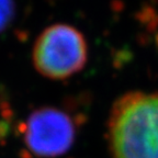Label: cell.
I'll list each match as a JSON object with an SVG mask.
<instances>
[{"label": "cell", "mask_w": 158, "mask_h": 158, "mask_svg": "<svg viewBox=\"0 0 158 158\" xmlns=\"http://www.w3.org/2000/svg\"><path fill=\"white\" fill-rule=\"evenodd\" d=\"M106 136L111 158H158V92L131 91L116 99Z\"/></svg>", "instance_id": "1"}, {"label": "cell", "mask_w": 158, "mask_h": 158, "mask_svg": "<svg viewBox=\"0 0 158 158\" xmlns=\"http://www.w3.org/2000/svg\"><path fill=\"white\" fill-rule=\"evenodd\" d=\"M88 60L87 41L79 30L65 23L49 25L36 39L32 62L37 73L64 80L79 73Z\"/></svg>", "instance_id": "2"}, {"label": "cell", "mask_w": 158, "mask_h": 158, "mask_svg": "<svg viewBox=\"0 0 158 158\" xmlns=\"http://www.w3.org/2000/svg\"><path fill=\"white\" fill-rule=\"evenodd\" d=\"M20 132L29 154L36 158H56L75 143L77 122L62 108L41 106L30 113Z\"/></svg>", "instance_id": "3"}, {"label": "cell", "mask_w": 158, "mask_h": 158, "mask_svg": "<svg viewBox=\"0 0 158 158\" xmlns=\"http://www.w3.org/2000/svg\"><path fill=\"white\" fill-rule=\"evenodd\" d=\"M15 15V0H0V34L11 24Z\"/></svg>", "instance_id": "4"}]
</instances>
